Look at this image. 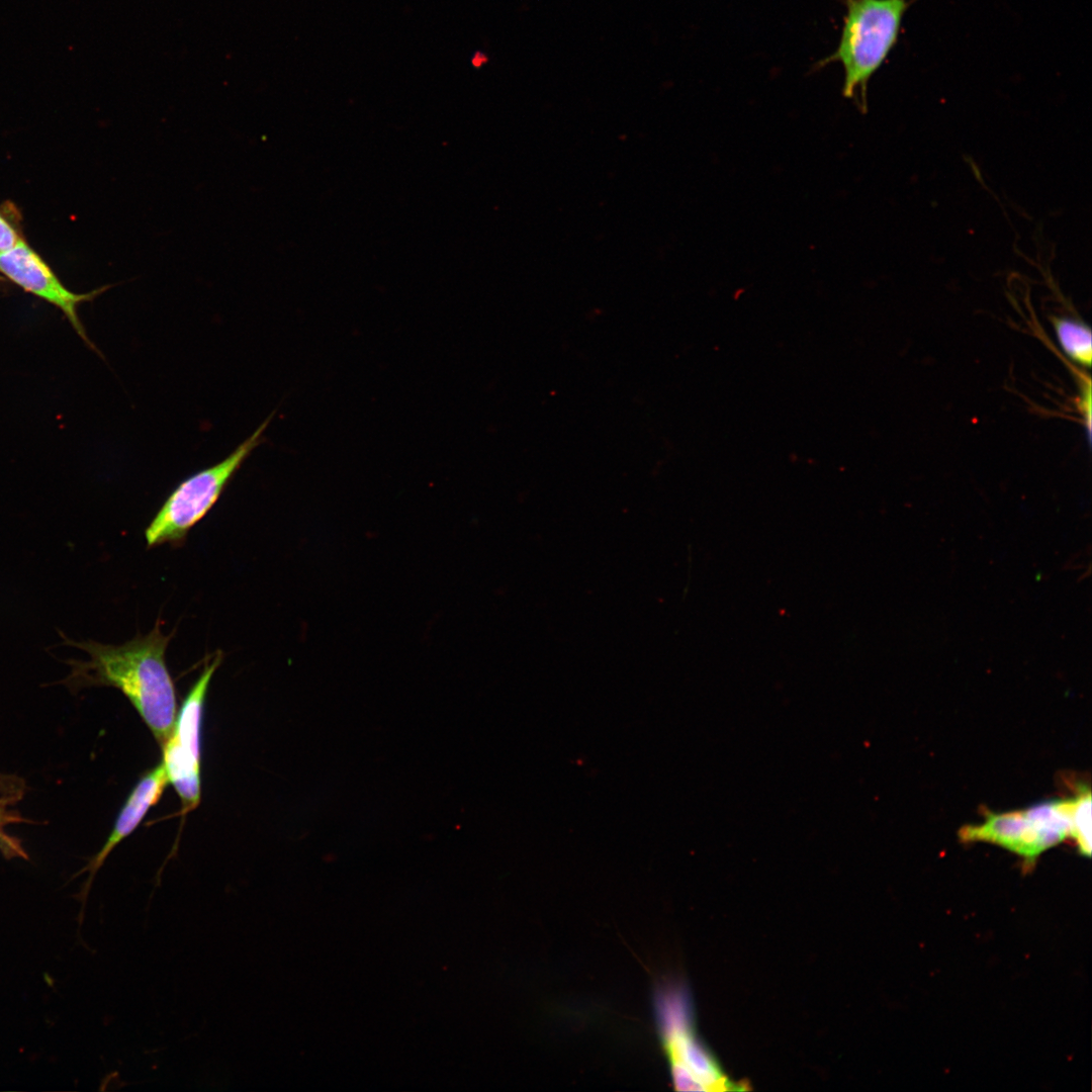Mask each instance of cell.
Returning <instances> with one entry per match:
<instances>
[{"mask_svg": "<svg viewBox=\"0 0 1092 1092\" xmlns=\"http://www.w3.org/2000/svg\"><path fill=\"white\" fill-rule=\"evenodd\" d=\"M162 623L157 620L150 633L138 635L121 645L75 641L59 630L63 645L74 646L90 655L89 660H66L72 666L66 684L74 688L105 686L119 690L160 747L171 735L178 712L175 685L165 661L172 635L163 634Z\"/></svg>", "mask_w": 1092, "mask_h": 1092, "instance_id": "6da1fadb", "label": "cell"}, {"mask_svg": "<svg viewBox=\"0 0 1092 1092\" xmlns=\"http://www.w3.org/2000/svg\"><path fill=\"white\" fill-rule=\"evenodd\" d=\"M845 15L838 46L816 67L838 62L842 95L868 110V84L896 46L903 17L913 0H843Z\"/></svg>", "mask_w": 1092, "mask_h": 1092, "instance_id": "7a4b0ae2", "label": "cell"}, {"mask_svg": "<svg viewBox=\"0 0 1092 1092\" xmlns=\"http://www.w3.org/2000/svg\"><path fill=\"white\" fill-rule=\"evenodd\" d=\"M272 416L223 460L188 476L173 489L145 531L148 548L163 544L180 546L185 542L190 529L212 509L234 475L264 440Z\"/></svg>", "mask_w": 1092, "mask_h": 1092, "instance_id": "3957f363", "label": "cell"}, {"mask_svg": "<svg viewBox=\"0 0 1092 1092\" xmlns=\"http://www.w3.org/2000/svg\"><path fill=\"white\" fill-rule=\"evenodd\" d=\"M1072 824L1069 800H1056L1022 810L988 814L984 822L963 826L964 842H989L1008 849L1032 867L1038 856L1068 837Z\"/></svg>", "mask_w": 1092, "mask_h": 1092, "instance_id": "277c9868", "label": "cell"}, {"mask_svg": "<svg viewBox=\"0 0 1092 1092\" xmlns=\"http://www.w3.org/2000/svg\"><path fill=\"white\" fill-rule=\"evenodd\" d=\"M217 651L206 662L201 674L188 692L177 712L171 735L161 747L169 783L182 804L181 814L194 810L201 797V726L203 708L210 680L222 661Z\"/></svg>", "mask_w": 1092, "mask_h": 1092, "instance_id": "5b68a950", "label": "cell"}, {"mask_svg": "<svg viewBox=\"0 0 1092 1092\" xmlns=\"http://www.w3.org/2000/svg\"><path fill=\"white\" fill-rule=\"evenodd\" d=\"M659 1006L663 1045L676 1089H735L710 1055L697 1042L690 1028L686 1002L668 996L667 999L662 997Z\"/></svg>", "mask_w": 1092, "mask_h": 1092, "instance_id": "8992f818", "label": "cell"}, {"mask_svg": "<svg viewBox=\"0 0 1092 1092\" xmlns=\"http://www.w3.org/2000/svg\"><path fill=\"white\" fill-rule=\"evenodd\" d=\"M0 271L25 291L60 308L77 334L90 345L78 316V305L92 300L111 285L82 294L70 291L22 239L13 248L0 253Z\"/></svg>", "mask_w": 1092, "mask_h": 1092, "instance_id": "52a82bcc", "label": "cell"}, {"mask_svg": "<svg viewBox=\"0 0 1092 1092\" xmlns=\"http://www.w3.org/2000/svg\"><path fill=\"white\" fill-rule=\"evenodd\" d=\"M169 779L163 762L145 774L136 783L120 810L112 831L100 851L80 871L88 872L89 877L79 894L82 901V913L93 879L107 858L108 854L140 825L149 810L162 797Z\"/></svg>", "mask_w": 1092, "mask_h": 1092, "instance_id": "ba28073f", "label": "cell"}, {"mask_svg": "<svg viewBox=\"0 0 1092 1092\" xmlns=\"http://www.w3.org/2000/svg\"><path fill=\"white\" fill-rule=\"evenodd\" d=\"M1053 324L1063 351L1078 364L1090 366L1092 358L1090 328L1072 317H1055Z\"/></svg>", "mask_w": 1092, "mask_h": 1092, "instance_id": "9c48e42d", "label": "cell"}, {"mask_svg": "<svg viewBox=\"0 0 1092 1092\" xmlns=\"http://www.w3.org/2000/svg\"><path fill=\"white\" fill-rule=\"evenodd\" d=\"M1069 799V811L1072 824L1071 838L1078 851L1089 857L1091 854V791L1089 787L1079 788L1077 794Z\"/></svg>", "mask_w": 1092, "mask_h": 1092, "instance_id": "30bf717a", "label": "cell"}, {"mask_svg": "<svg viewBox=\"0 0 1092 1092\" xmlns=\"http://www.w3.org/2000/svg\"><path fill=\"white\" fill-rule=\"evenodd\" d=\"M20 240L17 232L0 214V253L13 248Z\"/></svg>", "mask_w": 1092, "mask_h": 1092, "instance_id": "8fae6325", "label": "cell"}, {"mask_svg": "<svg viewBox=\"0 0 1092 1092\" xmlns=\"http://www.w3.org/2000/svg\"><path fill=\"white\" fill-rule=\"evenodd\" d=\"M0 837H1V834H0Z\"/></svg>", "mask_w": 1092, "mask_h": 1092, "instance_id": "7c38bea8", "label": "cell"}]
</instances>
